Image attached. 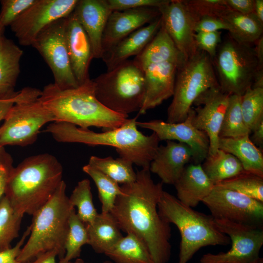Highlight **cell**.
Segmentation results:
<instances>
[{"label":"cell","mask_w":263,"mask_h":263,"mask_svg":"<svg viewBox=\"0 0 263 263\" xmlns=\"http://www.w3.org/2000/svg\"><path fill=\"white\" fill-rule=\"evenodd\" d=\"M136 175L134 182L121 186L110 213L121 231L142 240L154 263H167L171 253V227L158 210L163 183H154L149 169H142Z\"/></svg>","instance_id":"6da1fadb"},{"label":"cell","mask_w":263,"mask_h":263,"mask_svg":"<svg viewBox=\"0 0 263 263\" xmlns=\"http://www.w3.org/2000/svg\"><path fill=\"white\" fill-rule=\"evenodd\" d=\"M137 118H128L121 126L102 132H95L89 129L61 122L49 124L44 132L50 133L58 142L113 147L119 157L127 159L142 169H149L160 140L154 132L147 135L140 132L137 128Z\"/></svg>","instance_id":"7a4b0ae2"},{"label":"cell","mask_w":263,"mask_h":263,"mask_svg":"<svg viewBox=\"0 0 263 263\" xmlns=\"http://www.w3.org/2000/svg\"><path fill=\"white\" fill-rule=\"evenodd\" d=\"M62 174V166L54 155L29 156L13 169L4 195L18 213L33 216L53 195Z\"/></svg>","instance_id":"3957f363"},{"label":"cell","mask_w":263,"mask_h":263,"mask_svg":"<svg viewBox=\"0 0 263 263\" xmlns=\"http://www.w3.org/2000/svg\"><path fill=\"white\" fill-rule=\"evenodd\" d=\"M39 99L53 115L55 122L68 123L83 129L96 127L111 130L128 119V116L109 110L97 99L91 79L76 88L66 90L50 83L41 91Z\"/></svg>","instance_id":"277c9868"},{"label":"cell","mask_w":263,"mask_h":263,"mask_svg":"<svg viewBox=\"0 0 263 263\" xmlns=\"http://www.w3.org/2000/svg\"><path fill=\"white\" fill-rule=\"evenodd\" d=\"M66 190L63 180L51 198L33 215L28 238L17 257L21 263L30 262L52 250L57 252L59 260L64 257L69 218L75 209Z\"/></svg>","instance_id":"5b68a950"},{"label":"cell","mask_w":263,"mask_h":263,"mask_svg":"<svg viewBox=\"0 0 263 263\" xmlns=\"http://www.w3.org/2000/svg\"><path fill=\"white\" fill-rule=\"evenodd\" d=\"M158 210L161 217L169 224L175 225L180 233L177 263H188L202 247L225 246L230 243L228 236L218 228L211 215L194 210L164 190L158 202Z\"/></svg>","instance_id":"8992f818"},{"label":"cell","mask_w":263,"mask_h":263,"mask_svg":"<svg viewBox=\"0 0 263 263\" xmlns=\"http://www.w3.org/2000/svg\"><path fill=\"white\" fill-rule=\"evenodd\" d=\"M97 99L109 110L128 117L139 112L145 95L144 75L127 60L93 79Z\"/></svg>","instance_id":"52a82bcc"},{"label":"cell","mask_w":263,"mask_h":263,"mask_svg":"<svg viewBox=\"0 0 263 263\" xmlns=\"http://www.w3.org/2000/svg\"><path fill=\"white\" fill-rule=\"evenodd\" d=\"M254 44L237 42L228 34L219 44L212 65L221 91L242 96L251 87L259 67Z\"/></svg>","instance_id":"ba28073f"},{"label":"cell","mask_w":263,"mask_h":263,"mask_svg":"<svg viewBox=\"0 0 263 263\" xmlns=\"http://www.w3.org/2000/svg\"><path fill=\"white\" fill-rule=\"evenodd\" d=\"M41 94V91L32 87L18 92L14 104L0 127V148L32 144L41 127L55 122L53 115L39 99Z\"/></svg>","instance_id":"9c48e42d"},{"label":"cell","mask_w":263,"mask_h":263,"mask_svg":"<svg viewBox=\"0 0 263 263\" xmlns=\"http://www.w3.org/2000/svg\"><path fill=\"white\" fill-rule=\"evenodd\" d=\"M214 87L219 85L211 59L207 53L198 49L178 68L166 122L175 123L185 120L198 96Z\"/></svg>","instance_id":"30bf717a"},{"label":"cell","mask_w":263,"mask_h":263,"mask_svg":"<svg viewBox=\"0 0 263 263\" xmlns=\"http://www.w3.org/2000/svg\"><path fill=\"white\" fill-rule=\"evenodd\" d=\"M65 18L47 26L38 34L31 45L50 67L54 77V84L61 90L79 86L72 70L66 45Z\"/></svg>","instance_id":"8fae6325"},{"label":"cell","mask_w":263,"mask_h":263,"mask_svg":"<svg viewBox=\"0 0 263 263\" xmlns=\"http://www.w3.org/2000/svg\"><path fill=\"white\" fill-rule=\"evenodd\" d=\"M218 228L228 236L231 246L225 252L204 254L200 263H251L258 259L263 245V228L214 219Z\"/></svg>","instance_id":"7c38bea8"},{"label":"cell","mask_w":263,"mask_h":263,"mask_svg":"<svg viewBox=\"0 0 263 263\" xmlns=\"http://www.w3.org/2000/svg\"><path fill=\"white\" fill-rule=\"evenodd\" d=\"M202 202L214 219L263 228V202L216 186Z\"/></svg>","instance_id":"4fadbf2b"},{"label":"cell","mask_w":263,"mask_h":263,"mask_svg":"<svg viewBox=\"0 0 263 263\" xmlns=\"http://www.w3.org/2000/svg\"><path fill=\"white\" fill-rule=\"evenodd\" d=\"M78 0H36L10 25L19 43L31 46L38 34L47 26L68 17Z\"/></svg>","instance_id":"5bb4252c"},{"label":"cell","mask_w":263,"mask_h":263,"mask_svg":"<svg viewBox=\"0 0 263 263\" xmlns=\"http://www.w3.org/2000/svg\"><path fill=\"white\" fill-rule=\"evenodd\" d=\"M229 96L220 87H214L203 92L193 104L197 107L192 108V123L208 136V155L215 154L219 149V132Z\"/></svg>","instance_id":"9a60e30c"},{"label":"cell","mask_w":263,"mask_h":263,"mask_svg":"<svg viewBox=\"0 0 263 263\" xmlns=\"http://www.w3.org/2000/svg\"><path fill=\"white\" fill-rule=\"evenodd\" d=\"M192 108L186 119L182 122L170 123L160 119L148 121H137L141 128L155 133L160 141H177L186 144L193 151L195 164H201L208 154L209 143L206 132L196 128L192 121Z\"/></svg>","instance_id":"2e32d148"},{"label":"cell","mask_w":263,"mask_h":263,"mask_svg":"<svg viewBox=\"0 0 263 263\" xmlns=\"http://www.w3.org/2000/svg\"><path fill=\"white\" fill-rule=\"evenodd\" d=\"M158 9L162 24L177 49L187 59L195 54V22L183 0H169Z\"/></svg>","instance_id":"e0dca14e"},{"label":"cell","mask_w":263,"mask_h":263,"mask_svg":"<svg viewBox=\"0 0 263 263\" xmlns=\"http://www.w3.org/2000/svg\"><path fill=\"white\" fill-rule=\"evenodd\" d=\"M135 64L143 72L145 80V95L138 112L143 114L172 96L177 69L181 65L171 61Z\"/></svg>","instance_id":"ac0fdd59"},{"label":"cell","mask_w":263,"mask_h":263,"mask_svg":"<svg viewBox=\"0 0 263 263\" xmlns=\"http://www.w3.org/2000/svg\"><path fill=\"white\" fill-rule=\"evenodd\" d=\"M160 16L158 8L155 7L112 11L102 37L103 56L122 39Z\"/></svg>","instance_id":"d6986e66"},{"label":"cell","mask_w":263,"mask_h":263,"mask_svg":"<svg viewBox=\"0 0 263 263\" xmlns=\"http://www.w3.org/2000/svg\"><path fill=\"white\" fill-rule=\"evenodd\" d=\"M65 39L73 74L79 85L90 79L93 54L89 38L74 11L65 18Z\"/></svg>","instance_id":"ffe728a7"},{"label":"cell","mask_w":263,"mask_h":263,"mask_svg":"<svg viewBox=\"0 0 263 263\" xmlns=\"http://www.w3.org/2000/svg\"><path fill=\"white\" fill-rule=\"evenodd\" d=\"M193 157V151L187 145L168 140L165 145L158 147L149 170L156 174L163 184L174 185Z\"/></svg>","instance_id":"44dd1931"},{"label":"cell","mask_w":263,"mask_h":263,"mask_svg":"<svg viewBox=\"0 0 263 263\" xmlns=\"http://www.w3.org/2000/svg\"><path fill=\"white\" fill-rule=\"evenodd\" d=\"M111 12L106 0H78L74 10L89 38L94 58L103 57L102 37Z\"/></svg>","instance_id":"7402d4cb"},{"label":"cell","mask_w":263,"mask_h":263,"mask_svg":"<svg viewBox=\"0 0 263 263\" xmlns=\"http://www.w3.org/2000/svg\"><path fill=\"white\" fill-rule=\"evenodd\" d=\"M162 24L160 16L150 23L133 32L104 54L102 59L107 71L140 54L155 36Z\"/></svg>","instance_id":"603a6c76"},{"label":"cell","mask_w":263,"mask_h":263,"mask_svg":"<svg viewBox=\"0 0 263 263\" xmlns=\"http://www.w3.org/2000/svg\"><path fill=\"white\" fill-rule=\"evenodd\" d=\"M174 186L177 198L192 208L210 194L215 185L205 173L201 164H192L186 166Z\"/></svg>","instance_id":"cb8c5ba5"},{"label":"cell","mask_w":263,"mask_h":263,"mask_svg":"<svg viewBox=\"0 0 263 263\" xmlns=\"http://www.w3.org/2000/svg\"><path fill=\"white\" fill-rule=\"evenodd\" d=\"M23 51L3 35L0 37V99L12 96L20 72Z\"/></svg>","instance_id":"d4e9b609"},{"label":"cell","mask_w":263,"mask_h":263,"mask_svg":"<svg viewBox=\"0 0 263 263\" xmlns=\"http://www.w3.org/2000/svg\"><path fill=\"white\" fill-rule=\"evenodd\" d=\"M249 136L219 138L218 149L236 157L244 171L263 177V150L252 143Z\"/></svg>","instance_id":"484cf974"},{"label":"cell","mask_w":263,"mask_h":263,"mask_svg":"<svg viewBox=\"0 0 263 263\" xmlns=\"http://www.w3.org/2000/svg\"><path fill=\"white\" fill-rule=\"evenodd\" d=\"M86 225L89 245L96 253L105 254L123 237L110 212L98 213L93 222Z\"/></svg>","instance_id":"4316f807"},{"label":"cell","mask_w":263,"mask_h":263,"mask_svg":"<svg viewBox=\"0 0 263 263\" xmlns=\"http://www.w3.org/2000/svg\"><path fill=\"white\" fill-rule=\"evenodd\" d=\"M187 59L161 24L153 39L140 54L134 57L133 61L136 64L171 61L181 65Z\"/></svg>","instance_id":"83f0119b"},{"label":"cell","mask_w":263,"mask_h":263,"mask_svg":"<svg viewBox=\"0 0 263 263\" xmlns=\"http://www.w3.org/2000/svg\"><path fill=\"white\" fill-rule=\"evenodd\" d=\"M220 18L228 24V34L238 42L254 44L263 36V24L254 13L244 14L228 8Z\"/></svg>","instance_id":"f1b7e54d"},{"label":"cell","mask_w":263,"mask_h":263,"mask_svg":"<svg viewBox=\"0 0 263 263\" xmlns=\"http://www.w3.org/2000/svg\"><path fill=\"white\" fill-rule=\"evenodd\" d=\"M113 263H154L146 244L129 233L105 253Z\"/></svg>","instance_id":"f546056e"},{"label":"cell","mask_w":263,"mask_h":263,"mask_svg":"<svg viewBox=\"0 0 263 263\" xmlns=\"http://www.w3.org/2000/svg\"><path fill=\"white\" fill-rule=\"evenodd\" d=\"M201 166L214 185L244 171L236 157L220 149L213 155H208Z\"/></svg>","instance_id":"4dcf8cb0"},{"label":"cell","mask_w":263,"mask_h":263,"mask_svg":"<svg viewBox=\"0 0 263 263\" xmlns=\"http://www.w3.org/2000/svg\"><path fill=\"white\" fill-rule=\"evenodd\" d=\"M89 165L97 169L118 184H128L136 179V172L133 169V164L125 158L116 159L111 156L99 157L92 156Z\"/></svg>","instance_id":"1f68e13d"},{"label":"cell","mask_w":263,"mask_h":263,"mask_svg":"<svg viewBox=\"0 0 263 263\" xmlns=\"http://www.w3.org/2000/svg\"><path fill=\"white\" fill-rule=\"evenodd\" d=\"M241 101V96L229 95L219 132V138H238L251 133L244 121Z\"/></svg>","instance_id":"d6a6232c"},{"label":"cell","mask_w":263,"mask_h":263,"mask_svg":"<svg viewBox=\"0 0 263 263\" xmlns=\"http://www.w3.org/2000/svg\"><path fill=\"white\" fill-rule=\"evenodd\" d=\"M23 216L4 195L0 200V251L11 247L12 242L19 236Z\"/></svg>","instance_id":"836d02e7"},{"label":"cell","mask_w":263,"mask_h":263,"mask_svg":"<svg viewBox=\"0 0 263 263\" xmlns=\"http://www.w3.org/2000/svg\"><path fill=\"white\" fill-rule=\"evenodd\" d=\"M89 243L86 224L79 219L75 209L69 218V230L65 244V253L59 263H68L78 258L82 247L89 244Z\"/></svg>","instance_id":"e575fe53"},{"label":"cell","mask_w":263,"mask_h":263,"mask_svg":"<svg viewBox=\"0 0 263 263\" xmlns=\"http://www.w3.org/2000/svg\"><path fill=\"white\" fill-rule=\"evenodd\" d=\"M82 169L91 177L97 188L99 199L102 205V212H110L116 198L121 193V186L89 164L84 166Z\"/></svg>","instance_id":"d590c367"},{"label":"cell","mask_w":263,"mask_h":263,"mask_svg":"<svg viewBox=\"0 0 263 263\" xmlns=\"http://www.w3.org/2000/svg\"><path fill=\"white\" fill-rule=\"evenodd\" d=\"M215 186L237 191L263 203V177L244 171Z\"/></svg>","instance_id":"8d00e7d4"},{"label":"cell","mask_w":263,"mask_h":263,"mask_svg":"<svg viewBox=\"0 0 263 263\" xmlns=\"http://www.w3.org/2000/svg\"><path fill=\"white\" fill-rule=\"evenodd\" d=\"M244 121L251 132L263 122V88L250 87L241 96Z\"/></svg>","instance_id":"74e56055"},{"label":"cell","mask_w":263,"mask_h":263,"mask_svg":"<svg viewBox=\"0 0 263 263\" xmlns=\"http://www.w3.org/2000/svg\"><path fill=\"white\" fill-rule=\"evenodd\" d=\"M69 200L74 207H77V214L85 224L93 222L98 214L93 203L90 181L88 179L78 182Z\"/></svg>","instance_id":"f35d334b"},{"label":"cell","mask_w":263,"mask_h":263,"mask_svg":"<svg viewBox=\"0 0 263 263\" xmlns=\"http://www.w3.org/2000/svg\"><path fill=\"white\" fill-rule=\"evenodd\" d=\"M183 1L195 23L205 16L220 18L221 14L229 8L225 0H183Z\"/></svg>","instance_id":"ab89813d"},{"label":"cell","mask_w":263,"mask_h":263,"mask_svg":"<svg viewBox=\"0 0 263 263\" xmlns=\"http://www.w3.org/2000/svg\"><path fill=\"white\" fill-rule=\"evenodd\" d=\"M36 0H0V26L5 28L11 24Z\"/></svg>","instance_id":"60d3db41"},{"label":"cell","mask_w":263,"mask_h":263,"mask_svg":"<svg viewBox=\"0 0 263 263\" xmlns=\"http://www.w3.org/2000/svg\"><path fill=\"white\" fill-rule=\"evenodd\" d=\"M221 33V31L195 33L194 39L197 49L207 53L211 59L213 58L222 41Z\"/></svg>","instance_id":"b9f144b4"},{"label":"cell","mask_w":263,"mask_h":263,"mask_svg":"<svg viewBox=\"0 0 263 263\" xmlns=\"http://www.w3.org/2000/svg\"><path fill=\"white\" fill-rule=\"evenodd\" d=\"M169 0H106L111 11H124L143 7L159 8Z\"/></svg>","instance_id":"7bdbcfd3"},{"label":"cell","mask_w":263,"mask_h":263,"mask_svg":"<svg viewBox=\"0 0 263 263\" xmlns=\"http://www.w3.org/2000/svg\"><path fill=\"white\" fill-rule=\"evenodd\" d=\"M228 24L221 18L217 17L205 16L199 19L195 23L194 31L199 32H212L221 30L228 31Z\"/></svg>","instance_id":"ee69618b"},{"label":"cell","mask_w":263,"mask_h":263,"mask_svg":"<svg viewBox=\"0 0 263 263\" xmlns=\"http://www.w3.org/2000/svg\"><path fill=\"white\" fill-rule=\"evenodd\" d=\"M14 168L13 159L4 147L0 148V200L4 195L10 173Z\"/></svg>","instance_id":"f6af8a7d"},{"label":"cell","mask_w":263,"mask_h":263,"mask_svg":"<svg viewBox=\"0 0 263 263\" xmlns=\"http://www.w3.org/2000/svg\"><path fill=\"white\" fill-rule=\"evenodd\" d=\"M30 232V226H28L24 232L21 238L13 247L0 251V263H21L17 260L21 249L24 245L25 240L28 237Z\"/></svg>","instance_id":"bcb514c9"},{"label":"cell","mask_w":263,"mask_h":263,"mask_svg":"<svg viewBox=\"0 0 263 263\" xmlns=\"http://www.w3.org/2000/svg\"><path fill=\"white\" fill-rule=\"evenodd\" d=\"M231 10L244 14L254 13L255 0H225Z\"/></svg>","instance_id":"7dc6e473"},{"label":"cell","mask_w":263,"mask_h":263,"mask_svg":"<svg viewBox=\"0 0 263 263\" xmlns=\"http://www.w3.org/2000/svg\"><path fill=\"white\" fill-rule=\"evenodd\" d=\"M56 256H58V254L56 251H49L39 255L32 261L28 263H56ZM68 263H74L70 262Z\"/></svg>","instance_id":"c3c4849f"},{"label":"cell","mask_w":263,"mask_h":263,"mask_svg":"<svg viewBox=\"0 0 263 263\" xmlns=\"http://www.w3.org/2000/svg\"><path fill=\"white\" fill-rule=\"evenodd\" d=\"M17 93L14 96L0 99V122L4 119L8 112L14 104Z\"/></svg>","instance_id":"681fc988"},{"label":"cell","mask_w":263,"mask_h":263,"mask_svg":"<svg viewBox=\"0 0 263 263\" xmlns=\"http://www.w3.org/2000/svg\"><path fill=\"white\" fill-rule=\"evenodd\" d=\"M250 139L258 148L263 150V122L259 124L252 131Z\"/></svg>","instance_id":"f907efd6"},{"label":"cell","mask_w":263,"mask_h":263,"mask_svg":"<svg viewBox=\"0 0 263 263\" xmlns=\"http://www.w3.org/2000/svg\"><path fill=\"white\" fill-rule=\"evenodd\" d=\"M255 49L258 60L259 67L263 69V38H260L254 43Z\"/></svg>","instance_id":"816d5d0a"},{"label":"cell","mask_w":263,"mask_h":263,"mask_svg":"<svg viewBox=\"0 0 263 263\" xmlns=\"http://www.w3.org/2000/svg\"><path fill=\"white\" fill-rule=\"evenodd\" d=\"M254 14L256 18L263 24V0H255Z\"/></svg>","instance_id":"f5cc1de1"},{"label":"cell","mask_w":263,"mask_h":263,"mask_svg":"<svg viewBox=\"0 0 263 263\" xmlns=\"http://www.w3.org/2000/svg\"><path fill=\"white\" fill-rule=\"evenodd\" d=\"M74 263H89L85 262L84 260L80 258H77L76 260L74 262Z\"/></svg>","instance_id":"db71d44e"},{"label":"cell","mask_w":263,"mask_h":263,"mask_svg":"<svg viewBox=\"0 0 263 263\" xmlns=\"http://www.w3.org/2000/svg\"><path fill=\"white\" fill-rule=\"evenodd\" d=\"M251 263H263V258L259 257L258 259Z\"/></svg>","instance_id":"11a10c76"},{"label":"cell","mask_w":263,"mask_h":263,"mask_svg":"<svg viewBox=\"0 0 263 263\" xmlns=\"http://www.w3.org/2000/svg\"><path fill=\"white\" fill-rule=\"evenodd\" d=\"M4 28L0 26V37L3 35Z\"/></svg>","instance_id":"9f6ffc18"},{"label":"cell","mask_w":263,"mask_h":263,"mask_svg":"<svg viewBox=\"0 0 263 263\" xmlns=\"http://www.w3.org/2000/svg\"><path fill=\"white\" fill-rule=\"evenodd\" d=\"M102 263H113L111 261H105L103 262Z\"/></svg>","instance_id":"6f0895ef"}]
</instances>
